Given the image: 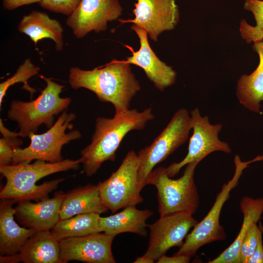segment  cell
Wrapping results in <instances>:
<instances>
[{
  "label": "cell",
  "instance_id": "7c38bea8",
  "mask_svg": "<svg viewBox=\"0 0 263 263\" xmlns=\"http://www.w3.org/2000/svg\"><path fill=\"white\" fill-rule=\"evenodd\" d=\"M122 11L118 0H81L66 24L76 38H81L91 31L106 30L107 23L117 19Z\"/></svg>",
  "mask_w": 263,
  "mask_h": 263
},
{
  "label": "cell",
  "instance_id": "d6a6232c",
  "mask_svg": "<svg viewBox=\"0 0 263 263\" xmlns=\"http://www.w3.org/2000/svg\"><path fill=\"white\" fill-rule=\"evenodd\" d=\"M21 262L19 256V254L17 253L16 254L7 255V256H0V262L3 263H16Z\"/></svg>",
  "mask_w": 263,
  "mask_h": 263
},
{
  "label": "cell",
  "instance_id": "836d02e7",
  "mask_svg": "<svg viewBox=\"0 0 263 263\" xmlns=\"http://www.w3.org/2000/svg\"><path fill=\"white\" fill-rule=\"evenodd\" d=\"M154 262H155L154 260L144 255L136 258L133 262L134 263H153Z\"/></svg>",
  "mask_w": 263,
  "mask_h": 263
},
{
  "label": "cell",
  "instance_id": "30bf717a",
  "mask_svg": "<svg viewBox=\"0 0 263 263\" xmlns=\"http://www.w3.org/2000/svg\"><path fill=\"white\" fill-rule=\"evenodd\" d=\"M190 115L193 133L189 139L188 152L182 160L166 168L167 173L171 178L188 163L194 161L200 163L213 152L220 151L229 153L231 151L228 143L219 138L222 124H211L207 116H201L197 108L191 111Z\"/></svg>",
  "mask_w": 263,
  "mask_h": 263
},
{
  "label": "cell",
  "instance_id": "5bb4252c",
  "mask_svg": "<svg viewBox=\"0 0 263 263\" xmlns=\"http://www.w3.org/2000/svg\"><path fill=\"white\" fill-rule=\"evenodd\" d=\"M114 237L101 232L63 239L59 242L60 259L63 263L71 261L115 263L112 248Z\"/></svg>",
  "mask_w": 263,
  "mask_h": 263
},
{
  "label": "cell",
  "instance_id": "ffe728a7",
  "mask_svg": "<svg viewBox=\"0 0 263 263\" xmlns=\"http://www.w3.org/2000/svg\"><path fill=\"white\" fill-rule=\"evenodd\" d=\"M18 30L28 36L35 46L40 40L50 38L54 41L57 51L63 49V28L59 21L51 19L46 13L33 10L22 17Z\"/></svg>",
  "mask_w": 263,
  "mask_h": 263
},
{
  "label": "cell",
  "instance_id": "5b68a950",
  "mask_svg": "<svg viewBox=\"0 0 263 263\" xmlns=\"http://www.w3.org/2000/svg\"><path fill=\"white\" fill-rule=\"evenodd\" d=\"M199 162L186 165L183 175L176 179L171 178L165 167L152 170L147 185L154 186L157 189L158 212L160 216L187 212L194 214L199 206V196L194 175Z\"/></svg>",
  "mask_w": 263,
  "mask_h": 263
},
{
  "label": "cell",
  "instance_id": "6da1fadb",
  "mask_svg": "<svg viewBox=\"0 0 263 263\" xmlns=\"http://www.w3.org/2000/svg\"><path fill=\"white\" fill-rule=\"evenodd\" d=\"M68 83L74 90L88 89L100 101L112 103L115 113L129 110L131 101L141 89L130 64L116 59L92 70L72 67Z\"/></svg>",
  "mask_w": 263,
  "mask_h": 263
},
{
  "label": "cell",
  "instance_id": "4dcf8cb0",
  "mask_svg": "<svg viewBox=\"0 0 263 263\" xmlns=\"http://www.w3.org/2000/svg\"><path fill=\"white\" fill-rule=\"evenodd\" d=\"M190 258L182 255L174 254L171 257H169L165 254L160 257L157 261V263H188L190 262Z\"/></svg>",
  "mask_w": 263,
  "mask_h": 263
},
{
  "label": "cell",
  "instance_id": "44dd1931",
  "mask_svg": "<svg viewBox=\"0 0 263 263\" xmlns=\"http://www.w3.org/2000/svg\"><path fill=\"white\" fill-rule=\"evenodd\" d=\"M252 48L259 55V63L249 75H242L237 81L236 95L239 102L251 112H260L263 101V40L253 43Z\"/></svg>",
  "mask_w": 263,
  "mask_h": 263
},
{
  "label": "cell",
  "instance_id": "83f0119b",
  "mask_svg": "<svg viewBox=\"0 0 263 263\" xmlns=\"http://www.w3.org/2000/svg\"><path fill=\"white\" fill-rule=\"evenodd\" d=\"M262 235V230L257 223L253 224L249 227L243 238L240 249L241 263H247V261L256 248Z\"/></svg>",
  "mask_w": 263,
  "mask_h": 263
},
{
  "label": "cell",
  "instance_id": "4fadbf2b",
  "mask_svg": "<svg viewBox=\"0 0 263 263\" xmlns=\"http://www.w3.org/2000/svg\"><path fill=\"white\" fill-rule=\"evenodd\" d=\"M135 0L134 19L119 21L132 23L144 29L153 41H157L161 33L173 29L178 23L179 12L175 0Z\"/></svg>",
  "mask_w": 263,
  "mask_h": 263
},
{
  "label": "cell",
  "instance_id": "8992f818",
  "mask_svg": "<svg viewBox=\"0 0 263 263\" xmlns=\"http://www.w3.org/2000/svg\"><path fill=\"white\" fill-rule=\"evenodd\" d=\"M263 160V155H259L248 161H242L238 155L234 158L235 172L232 178L222 187L215 202L207 215L193 227L185 241L174 254L182 255L191 258L205 244L226 237L223 227L220 224V216L223 207L230 196V192L238 184L244 170L253 162Z\"/></svg>",
  "mask_w": 263,
  "mask_h": 263
},
{
  "label": "cell",
  "instance_id": "52a82bcc",
  "mask_svg": "<svg viewBox=\"0 0 263 263\" xmlns=\"http://www.w3.org/2000/svg\"><path fill=\"white\" fill-rule=\"evenodd\" d=\"M191 130L190 115L187 109L181 108L151 144L138 151L140 163L137 186L139 193L147 185L148 179L154 168L187 141Z\"/></svg>",
  "mask_w": 263,
  "mask_h": 263
},
{
  "label": "cell",
  "instance_id": "f1b7e54d",
  "mask_svg": "<svg viewBox=\"0 0 263 263\" xmlns=\"http://www.w3.org/2000/svg\"><path fill=\"white\" fill-rule=\"evenodd\" d=\"M81 0H41L40 6L55 13L69 16L79 4Z\"/></svg>",
  "mask_w": 263,
  "mask_h": 263
},
{
  "label": "cell",
  "instance_id": "8fae6325",
  "mask_svg": "<svg viewBox=\"0 0 263 263\" xmlns=\"http://www.w3.org/2000/svg\"><path fill=\"white\" fill-rule=\"evenodd\" d=\"M192 214L180 212L163 216L148 225L150 230L148 246L144 255L155 261L173 247H181L190 229L197 223Z\"/></svg>",
  "mask_w": 263,
  "mask_h": 263
},
{
  "label": "cell",
  "instance_id": "d4e9b609",
  "mask_svg": "<svg viewBox=\"0 0 263 263\" xmlns=\"http://www.w3.org/2000/svg\"><path fill=\"white\" fill-rule=\"evenodd\" d=\"M244 6L253 14L256 24L252 26L242 20L239 27L242 38L247 43L263 40V0H245Z\"/></svg>",
  "mask_w": 263,
  "mask_h": 263
},
{
  "label": "cell",
  "instance_id": "f546056e",
  "mask_svg": "<svg viewBox=\"0 0 263 263\" xmlns=\"http://www.w3.org/2000/svg\"><path fill=\"white\" fill-rule=\"evenodd\" d=\"M41 0H2L3 7L8 10H14L19 7L34 3H40Z\"/></svg>",
  "mask_w": 263,
  "mask_h": 263
},
{
  "label": "cell",
  "instance_id": "ba28073f",
  "mask_svg": "<svg viewBox=\"0 0 263 263\" xmlns=\"http://www.w3.org/2000/svg\"><path fill=\"white\" fill-rule=\"evenodd\" d=\"M76 118L73 113L63 111L54 125L41 134L33 133L29 138L30 145L24 148L21 147L14 150L12 164L24 161L31 162L34 160L54 163L62 161V147L72 141L80 139L82 134L78 130L72 129V122Z\"/></svg>",
  "mask_w": 263,
  "mask_h": 263
},
{
  "label": "cell",
  "instance_id": "7a4b0ae2",
  "mask_svg": "<svg viewBox=\"0 0 263 263\" xmlns=\"http://www.w3.org/2000/svg\"><path fill=\"white\" fill-rule=\"evenodd\" d=\"M154 117L150 107L142 112L133 109L115 113L112 118L97 117L91 142L80 151L83 172L92 176L104 162L114 161L116 152L127 134L132 130H143Z\"/></svg>",
  "mask_w": 263,
  "mask_h": 263
},
{
  "label": "cell",
  "instance_id": "9a60e30c",
  "mask_svg": "<svg viewBox=\"0 0 263 263\" xmlns=\"http://www.w3.org/2000/svg\"><path fill=\"white\" fill-rule=\"evenodd\" d=\"M137 35L140 47L137 51L128 45L125 46L132 55L121 62L133 64L142 68L147 77L161 91L172 85L176 81L177 74L169 66L161 61L152 50L148 41V33L135 24L131 27Z\"/></svg>",
  "mask_w": 263,
  "mask_h": 263
},
{
  "label": "cell",
  "instance_id": "3957f363",
  "mask_svg": "<svg viewBox=\"0 0 263 263\" xmlns=\"http://www.w3.org/2000/svg\"><path fill=\"white\" fill-rule=\"evenodd\" d=\"M81 164L76 160L63 159L57 162L36 160L31 164L24 161L16 164L0 166V173L6 179V183L0 192L1 199H13L17 203L25 200L39 201L48 197L64 178L46 181L41 185L36 183L49 175L69 170H76Z\"/></svg>",
  "mask_w": 263,
  "mask_h": 263
},
{
  "label": "cell",
  "instance_id": "e0dca14e",
  "mask_svg": "<svg viewBox=\"0 0 263 263\" xmlns=\"http://www.w3.org/2000/svg\"><path fill=\"white\" fill-rule=\"evenodd\" d=\"M13 199H3L0 204V255L7 256L19 253L26 241L37 231L33 228L20 227L14 220Z\"/></svg>",
  "mask_w": 263,
  "mask_h": 263
},
{
  "label": "cell",
  "instance_id": "9c48e42d",
  "mask_svg": "<svg viewBox=\"0 0 263 263\" xmlns=\"http://www.w3.org/2000/svg\"><path fill=\"white\" fill-rule=\"evenodd\" d=\"M140 163L138 154L130 150L116 170L98 183L101 199L112 213L143 201L137 186Z\"/></svg>",
  "mask_w": 263,
  "mask_h": 263
},
{
  "label": "cell",
  "instance_id": "7402d4cb",
  "mask_svg": "<svg viewBox=\"0 0 263 263\" xmlns=\"http://www.w3.org/2000/svg\"><path fill=\"white\" fill-rule=\"evenodd\" d=\"M19 254L24 263H63L60 242L51 230L37 231L26 241Z\"/></svg>",
  "mask_w": 263,
  "mask_h": 263
},
{
  "label": "cell",
  "instance_id": "1f68e13d",
  "mask_svg": "<svg viewBox=\"0 0 263 263\" xmlns=\"http://www.w3.org/2000/svg\"><path fill=\"white\" fill-rule=\"evenodd\" d=\"M247 263H263V245L262 235L260 237L258 244Z\"/></svg>",
  "mask_w": 263,
  "mask_h": 263
},
{
  "label": "cell",
  "instance_id": "484cf974",
  "mask_svg": "<svg viewBox=\"0 0 263 263\" xmlns=\"http://www.w3.org/2000/svg\"><path fill=\"white\" fill-rule=\"evenodd\" d=\"M39 70L40 68L33 64L30 58L26 59L12 76L0 84V106L9 88L17 83H23L25 88L32 91L28 85L27 80L37 75Z\"/></svg>",
  "mask_w": 263,
  "mask_h": 263
},
{
  "label": "cell",
  "instance_id": "277c9868",
  "mask_svg": "<svg viewBox=\"0 0 263 263\" xmlns=\"http://www.w3.org/2000/svg\"><path fill=\"white\" fill-rule=\"evenodd\" d=\"M40 77L46 85L38 97L28 102L13 100L7 112L8 118L18 123L19 136L22 138L36 133L42 125L51 128L55 115L65 111L72 101L71 97L60 96L65 86L51 78Z\"/></svg>",
  "mask_w": 263,
  "mask_h": 263
},
{
  "label": "cell",
  "instance_id": "603a6c76",
  "mask_svg": "<svg viewBox=\"0 0 263 263\" xmlns=\"http://www.w3.org/2000/svg\"><path fill=\"white\" fill-rule=\"evenodd\" d=\"M243 215L241 229L233 243L209 263H241L240 249L246 233L251 225L257 223L263 213V197L254 199L244 197L240 203Z\"/></svg>",
  "mask_w": 263,
  "mask_h": 263
},
{
  "label": "cell",
  "instance_id": "d6986e66",
  "mask_svg": "<svg viewBox=\"0 0 263 263\" xmlns=\"http://www.w3.org/2000/svg\"><path fill=\"white\" fill-rule=\"evenodd\" d=\"M153 214L150 209H138L136 205H131L115 214L100 217L99 225L102 232L115 236L131 232L145 237L148 227L146 221Z\"/></svg>",
  "mask_w": 263,
  "mask_h": 263
},
{
  "label": "cell",
  "instance_id": "cb8c5ba5",
  "mask_svg": "<svg viewBox=\"0 0 263 263\" xmlns=\"http://www.w3.org/2000/svg\"><path fill=\"white\" fill-rule=\"evenodd\" d=\"M100 214L96 213L79 214L59 220L51 229L55 238L60 241L101 232Z\"/></svg>",
  "mask_w": 263,
  "mask_h": 263
},
{
  "label": "cell",
  "instance_id": "2e32d148",
  "mask_svg": "<svg viewBox=\"0 0 263 263\" xmlns=\"http://www.w3.org/2000/svg\"><path fill=\"white\" fill-rule=\"evenodd\" d=\"M65 197L63 192H56L52 198L37 203L30 200L18 202L14 207L15 216L20 224L36 231H50L59 221V212Z\"/></svg>",
  "mask_w": 263,
  "mask_h": 263
},
{
  "label": "cell",
  "instance_id": "4316f807",
  "mask_svg": "<svg viewBox=\"0 0 263 263\" xmlns=\"http://www.w3.org/2000/svg\"><path fill=\"white\" fill-rule=\"evenodd\" d=\"M0 131L2 137L0 139V166L12 164L14 150L22 145L19 132L6 128L0 119Z\"/></svg>",
  "mask_w": 263,
  "mask_h": 263
},
{
  "label": "cell",
  "instance_id": "ac0fdd59",
  "mask_svg": "<svg viewBox=\"0 0 263 263\" xmlns=\"http://www.w3.org/2000/svg\"><path fill=\"white\" fill-rule=\"evenodd\" d=\"M108 210L101 199L98 184H89L74 188L65 194L60 209L59 220L82 214H101Z\"/></svg>",
  "mask_w": 263,
  "mask_h": 263
}]
</instances>
